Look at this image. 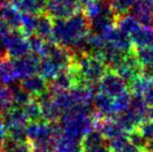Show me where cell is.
<instances>
[{
	"instance_id": "obj_26",
	"label": "cell",
	"mask_w": 153,
	"mask_h": 152,
	"mask_svg": "<svg viewBox=\"0 0 153 152\" xmlns=\"http://www.w3.org/2000/svg\"><path fill=\"white\" fill-rule=\"evenodd\" d=\"M107 2H111V1H113V0H106Z\"/></svg>"
},
{
	"instance_id": "obj_27",
	"label": "cell",
	"mask_w": 153,
	"mask_h": 152,
	"mask_svg": "<svg viewBox=\"0 0 153 152\" xmlns=\"http://www.w3.org/2000/svg\"><path fill=\"white\" fill-rule=\"evenodd\" d=\"M2 59V57H1V56H0V59Z\"/></svg>"
},
{
	"instance_id": "obj_10",
	"label": "cell",
	"mask_w": 153,
	"mask_h": 152,
	"mask_svg": "<svg viewBox=\"0 0 153 152\" xmlns=\"http://www.w3.org/2000/svg\"><path fill=\"white\" fill-rule=\"evenodd\" d=\"M22 89H24L32 98H38L49 91V83L46 79L40 74L33 75L24 78L19 81Z\"/></svg>"
},
{
	"instance_id": "obj_22",
	"label": "cell",
	"mask_w": 153,
	"mask_h": 152,
	"mask_svg": "<svg viewBox=\"0 0 153 152\" xmlns=\"http://www.w3.org/2000/svg\"><path fill=\"white\" fill-rule=\"evenodd\" d=\"M7 136H8L7 130H6V128H5V126H4L2 120L0 119V150H1L2 146H3L4 142L6 141Z\"/></svg>"
},
{
	"instance_id": "obj_20",
	"label": "cell",
	"mask_w": 153,
	"mask_h": 152,
	"mask_svg": "<svg viewBox=\"0 0 153 152\" xmlns=\"http://www.w3.org/2000/svg\"><path fill=\"white\" fill-rule=\"evenodd\" d=\"M24 113L27 117V120L29 122H36V121H42V112H41L40 103L36 100V98H32L29 100L25 105L22 106Z\"/></svg>"
},
{
	"instance_id": "obj_13",
	"label": "cell",
	"mask_w": 153,
	"mask_h": 152,
	"mask_svg": "<svg viewBox=\"0 0 153 152\" xmlns=\"http://www.w3.org/2000/svg\"><path fill=\"white\" fill-rule=\"evenodd\" d=\"M134 53L141 66L142 76L153 78V46L137 48Z\"/></svg>"
},
{
	"instance_id": "obj_5",
	"label": "cell",
	"mask_w": 153,
	"mask_h": 152,
	"mask_svg": "<svg viewBox=\"0 0 153 152\" xmlns=\"http://www.w3.org/2000/svg\"><path fill=\"white\" fill-rule=\"evenodd\" d=\"M5 56L8 59H17L30 52L28 38L20 29H10L1 37Z\"/></svg>"
},
{
	"instance_id": "obj_24",
	"label": "cell",
	"mask_w": 153,
	"mask_h": 152,
	"mask_svg": "<svg viewBox=\"0 0 153 152\" xmlns=\"http://www.w3.org/2000/svg\"><path fill=\"white\" fill-rule=\"evenodd\" d=\"M31 152H54L50 147H34Z\"/></svg>"
},
{
	"instance_id": "obj_18",
	"label": "cell",
	"mask_w": 153,
	"mask_h": 152,
	"mask_svg": "<svg viewBox=\"0 0 153 152\" xmlns=\"http://www.w3.org/2000/svg\"><path fill=\"white\" fill-rule=\"evenodd\" d=\"M14 106L13 92L10 85L0 83V119Z\"/></svg>"
},
{
	"instance_id": "obj_21",
	"label": "cell",
	"mask_w": 153,
	"mask_h": 152,
	"mask_svg": "<svg viewBox=\"0 0 153 152\" xmlns=\"http://www.w3.org/2000/svg\"><path fill=\"white\" fill-rule=\"evenodd\" d=\"M137 0H113L108 2L116 17H121L127 15L133 7Z\"/></svg>"
},
{
	"instance_id": "obj_1",
	"label": "cell",
	"mask_w": 153,
	"mask_h": 152,
	"mask_svg": "<svg viewBox=\"0 0 153 152\" xmlns=\"http://www.w3.org/2000/svg\"><path fill=\"white\" fill-rule=\"evenodd\" d=\"M91 30L85 13L79 12L71 17L53 20L52 37L56 45L77 54L87 53Z\"/></svg>"
},
{
	"instance_id": "obj_4",
	"label": "cell",
	"mask_w": 153,
	"mask_h": 152,
	"mask_svg": "<svg viewBox=\"0 0 153 152\" xmlns=\"http://www.w3.org/2000/svg\"><path fill=\"white\" fill-rule=\"evenodd\" d=\"M59 124L55 122L36 121L29 122L25 129L26 140L34 147H52L56 139L61 136Z\"/></svg>"
},
{
	"instance_id": "obj_7",
	"label": "cell",
	"mask_w": 153,
	"mask_h": 152,
	"mask_svg": "<svg viewBox=\"0 0 153 152\" xmlns=\"http://www.w3.org/2000/svg\"><path fill=\"white\" fill-rule=\"evenodd\" d=\"M97 85L98 92L111 98H117L128 92V83L115 71L105 72Z\"/></svg>"
},
{
	"instance_id": "obj_19",
	"label": "cell",
	"mask_w": 153,
	"mask_h": 152,
	"mask_svg": "<svg viewBox=\"0 0 153 152\" xmlns=\"http://www.w3.org/2000/svg\"><path fill=\"white\" fill-rule=\"evenodd\" d=\"M32 145L27 140H15L7 136L1 152H31Z\"/></svg>"
},
{
	"instance_id": "obj_28",
	"label": "cell",
	"mask_w": 153,
	"mask_h": 152,
	"mask_svg": "<svg viewBox=\"0 0 153 152\" xmlns=\"http://www.w3.org/2000/svg\"><path fill=\"white\" fill-rule=\"evenodd\" d=\"M0 152H1V150H0Z\"/></svg>"
},
{
	"instance_id": "obj_8",
	"label": "cell",
	"mask_w": 153,
	"mask_h": 152,
	"mask_svg": "<svg viewBox=\"0 0 153 152\" xmlns=\"http://www.w3.org/2000/svg\"><path fill=\"white\" fill-rule=\"evenodd\" d=\"M14 69V75L16 81H20L24 78L39 73V64L40 57L29 52L28 54L23 55L17 59H10Z\"/></svg>"
},
{
	"instance_id": "obj_15",
	"label": "cell",
	"mask_w": 153,
	"mask_h": 152,
	"mask_svg": "<svg viewBox=\"0 0 153 152\" xmlns=\"http://www.w3.org/2000/svg\"><path fill=\"white\" fill-rule=\"evenodd\" d=\"M10 2L22 14L40 15L45 10L46 0H10Z\"/></svg>"
},
{
	"instance_id": "obj_11",
	"label": "cell",
	"mask_w": 153,
	"mask_h": 152,
	"mask_svg": "<svg viewBox=\"0 0 153 152\" xmlns=\"http://www.w3.org/2000/svg\"><path fill=\"white\" fill-rule=\"evenodd\" d=\"M130 12L137 22L153 26V0H137Z\"/></svg>"
},
{
	"instance_id": "obj_14",
	"label": "cell",
	"mask_w": 153,
	"mask_h": 152,
	"mask_svg": "<svg viewBox=\"0 0 153 152\" xmlns=\"http://www.w3.org/2000/svg\"><path fill=\"white\" fill-rule=\"evenodd\" d=\"M0 17L7 24L10 29H20L22 13L15 7L10 2L0 6Z\"/></svg>"
},
{
	"instance_id": "obj_6",
	"label": "cell",
	"mask_w": 153,
	"mask_h": 152,
	"mask_svg": "<svg viewBox=\"0 0 153 152\" xmlns=\"http://www.w3.org/2000/svg\"><path fill=\"white\" fill-rule=\"evenodd\" d=\"M80 0H46L45 14L52 20H59L81 12Z\"/></svg>"
},
{
	"instance_id": "obj_12",
	"label": "cell",
	"mask_w": 153,
	"mask_h": 152,
	"mask_svg": "<svg viewBox=\"0 0 153 152\" xmlns=\"http://www.w3.org/2000/svg\"><path fill=\"white\" fill-rule=\"evenodd\" d=\"M132 43V46L135 48L153 46V26L145 25L140 23L129 35Z\"/></svg>"
},
{
	"instance_id": "obj_9",
	"label": "cell",
	"mask_w": 153,
	"mask_h": 152,
	"mask_svg": "<svg viewBox=\"0 0 153 152\" xmlns=\"http://www.w3.org/2000/svg\"><path fill=\"white\" fill-rule=\"evenodd\" d=\"M82 152H113L108 140L99 131L88 132L81 144Z\"/></svg>"
},
{
	"instance_id": "obj_17",
	"label": "cell",
	"mask_w": 153,
	"mask_h": 152,
	"mask_svg": "<svg viewBox=\"0 0 153 152\" xmlns=\"http://www.w3.org/2000/svg\"><path fill=\"white\" fill-rule=\"evenodd\" d=\"M52 19L49 18L46 14L38 15V21H36V28L34 36L41 38L44 41H49L52 37Z\"/></svg>"
},
{
	"instance_id": "obj_23",
	"label": "cell",
	"mask_w": 153,
	"mask_h": 152,
	"mask_svg": "<svg viewBox=\"0 0 153 152\" xmlns=\"http://www.w3.org/2000/svg\"><path fill=\"white\" fill-rule=\"evenodd\" d=\"M119 151L120 152H141L140 151L139 147L135 146V145H133L132 143H131V144H129L128 143V145L126 144L122 149H120Z\"/></svg>"
},
{
	"instance_id": "obj_3",
	"label": "cell",
	"mask_w": 153,
	"mask_h": 152,
	"mask_svg": "<svg viewBox=\"0 0 153 152\" xmlns=\"http://www.w3.org/2000/svg\"><path fill=\"white\" fill-rule=\"evenodd\" d=\"M72 64L73 57L70 50L48 41L44 52L40 56L39 74L50 82L62 72L70 69Z\"/></svg>"
},
{
	"instance_id": "obj_16",
	"label": "cell",
	"mask_w": 153,
	"mask_h": 152,
	"mask_svg": "<svg viewBox=\"0 0 153 152\" xmlns=\"http://www.w3.org/2000/svg\"><path fill=\"white\" fill-rule=\"evenodd\" d=\"M93 103H94L95 110L102 116H111L116 114L114 98L109 97V96L98 92L93 97Z\"/></svg>"
},
{
	"instance_id": "obj_2",
	"label": "cell",
	"mask_w": 153,
	"mask_h": 152,
	"mask_svg": "<svg viewBox=\"0 0 153 152\" xmlns=\"http://www.w3.org/2000/svg\"><path fill=\"white\" fill-rule=\"evenodd\" d=\"M71 70L74 76L75 87H90L98 85L106 72V65L98 55L81 53L73 59Z\"/></svg>"
},
{
	"instance_id": "obj_25",
	"label": "cell",
	"mask_w": 153,
	"mask_h": 152,
	"mask_svg": "<svg viewBox=\"0 0 153 152\" xmlns=\"http://www.w3.org/2000/svg\"><path fill=\"white\" fill-rule=\"evenodd\" d=\"M91 1H94V0H80L81 3H85V4L89 3V2H91Z\"/></svg>"
}]
</instances>
